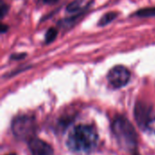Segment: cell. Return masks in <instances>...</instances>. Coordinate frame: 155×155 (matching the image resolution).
Listing matches in <instances>:
<instances>
[{
	"instance_id": "6da1fadb",
	"label": "cell",
	"mask_w": 155,
	"mask_h": 155,
	"mask_svg": "<svg viewBox=\"0 0 155 155\" xmlns=\"http://www.w3.org/2000/svg\"><path fill=\"white\" fill-rule=\"evenodd\" d=\"M98 142V134L94 127L87 124L75 126L69 134L67 139L68 147L76 153H90Z\"/></svg>"
},
{
	"instance_id": "7a4b0ae2",
	"label": "cell",
	"mask_w": 155,
	"mask_h": 155,
	"mask_svg": "<svg viewBox=\"0 0 155 155\" xmlns=\"http://www.w3.org/2000/svg\"><path fill=\"white\" fill-rule=\"evenodd\" d=\"M113 130L118 143L125 149H134L137 145V135L129 121L123 116H117L113 124Z\"/></svg>"
},
{
	"instance_id": "3957f363",
	"label": "cell",
	"mask_w": 155,
	"mask_h": 155,
	"mask_svg": "<svg viewBox=\"0 0 155 155\" xmlns=\"http://www.w3.org/2000/svg\"><path fill=\"white\" fill-rule=\"evenodd\" d=\"M131 79V72L124 65L113 67L107 74V80L114 88H122L125 86Z\"/></svg>"
},
{
	"instance_id": "277c9868",
	"label": "cell",
	"mask_w": 155,
	"mask_h": 155,
	"mask_svg": "<svg viewBox=\"0 0 155 155\" xmlns=\"http://www.w3.org/2000/svg\"><path fill=\"white\" fill-rule=\"evenodd\" d=\"M34 130L33 120H31L27 116H20L14 121L13 124V132L16 136H20L21 138H25L30 134H32Z\"/></svg>"
},
{
	"instance_id": "5b68a950",
	"label": "cell",
	"mask_w": 155,
	"mask_h": 155,
	"mask_svg": "<svg viewBox=\"0 0 155 155\" xmlns=\"http://www.w3.org/2000/svg\"><path fill=\"white\" fill-rule=\"evenodd\" d=\"M29 148L32 155H53L52 147L40 139H32L29 142Z\"/></svg>"
},
{
	"instance_id": "8992f818",
	"label": "cell",
	"mask_w": 155,
	"mask_h": 155,
	"mask_svg": "<svg viewBox=\"0 0 155 155\" xmlns=\"http://www.w3.org/2000/svg\"><path fill=\"white\" fill-rule=\"evenodd\" d=\"M150 115V111L148 107L143 104H137L135 108V116L137 119V122H139L140 124L146 125L148 123V116Z\"/></svg>"
},
{
	"instance_id": "52a82bcc",
	"label": "cell",
	"mask_w": 155,
	"mask_h": 155,
	"mask_svg": "<svg viewBox=\"0 0 155 155\" xmlns=\"http://www.w3.org/2000/svg\"><path fill=\"white\" fill-rule=\"evenodd\" d=\"M92 3H93V1H90L89 3L85 4V0H74L67 5L66 11L71 14L76 13L79 11H83V10L88 9Z\"/></svg>"
},
{
	"instance_id": "ba28073f",
	"label": "cell",
	"mask_w": 155,
	"mask_h": 155,
	"mask_svg": "<svg viewBox=\"0 0 155 155\" xmlns=\"http://www.w3.org/2000/svg\"><path fill=\"white\" fill-rule=\"evenodd\" d=\"M118 16V13L112 11V12H108L106 14H104L98 21V25L99 26H105L108 24L112 23L116 17Z\"/></svg>"
},
{
	"instance_id": "9c48e42d",
	"label": "cell",
	"mask_w": 155,
	"mask_h": 155,
	"mask_svg": "<svg viewBox=\"0 0 155 155\" xmlns=\"http://www.w3.org/2000/svg\"><path fill=\"white\" fill-rule=\"evenodd\" d=\"M133 16H138V17L155 16V7H145V8L139 9L133 15Z\"/></svg>"
},
{
	"instance_id": "30bf717a",
	"label": "cell",
	"mask_w": 155,
	"mask_h": 155,
	"mask_svg": "<svg viewBox=\"0 0 155 155\" xmlns=\"http://www.w3.org/2000/svg\"><path fill=\"white\" fill-rule=\"evenodd\" d=\"M57 34H58V31L57 29L52 27V28H49L47 30V32L45 33V44H51L52 42H54L57 36Z\"/></svg>"
},
{
	"instance_id": "8fae6325",
	"label": "cell",
	"mask_w": 155,
	"mask_h": 155,
	"mask_svg": "<svg viewBox=\"0 0 155 155\" xmlns=\"http://www.w3.org/2000/svg\"><path fill=\"white\" fill-rule=\"evenodd\" d=\"M8 10H9V6L3 0H1L0 1V15H1L2 19L5 16V15H7Z\"/></svg>"
},
{
	"instance_id": "7c38bea8",
	"label": "cell",
	"mask_w": 155,
	"mask_h": 155,
	"mask_svg": "<svg viewBox=\"0 0 155 155\" xmlns=\"http://www.w3.org/2000/svg\"><path fill=\"white\" fill-rule=\"evenodd\" d=\"M26 56V54L25 53H19V54H14L10 56L11 60H21V59H24V57Z\"/></svg>"
},
{
	"instance_id": "4fadbf2b",
	"label": "cell",
	"mask_w": 155,
	"mask_h": 155,
	"mask_svg": "<svg viewBox=\"0 0 155 155\" xmlns=\"http://www.w3.org/2000/svg\"><path fill=\"white\" fill-rule=\"evenodd\" d=\"M59 0H42V2L45 5H54L58 2Z\"/></svg>"
},
{
	"instance_id": "5bb4252c",
	"label": "cell",
	"mask_w": 155,
	"mask_h": 155,
	"mask_svg": "<svg viewBox=\"0 0 155 155\" xmlns=\"http://www.w3.org/2000/svg\"><path fill=\"white\" fill-rule=\"evenodd\" d=\"M8 30V26L6 25H2V29H1V33L2 34H5L6 31Z\"/></svg>"
},
{
	"instance_id": "9a60e30c",
	"label": "cell",
	"mask_w": 155,
	"mask_h": 155,
	"mask_svg": "<svg viewBox=\"0 0 155 155\" xmlns=\"http://www.w3.org/2000/svg\"><path fill=\"white\" fill-rule=\"evenodd\" d=\"M7 155H15V154H13V153H11V154H7Z\"/></svg>"
}]
</instances>
